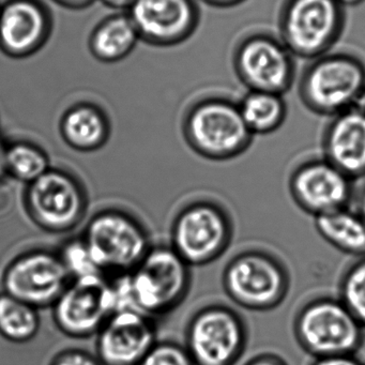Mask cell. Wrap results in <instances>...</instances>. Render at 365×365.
I'll return each instance as SVG.
<instances>
[{
    "label": "cell",
    "instance_id": "6da1fadb",
    "mask_svg": "<svg viewBox=\"0 0 365 365\" xmlns=\"http://www.w3.org/2000/svg\"><path fill=\"white\" fill-rule=\"evenodd\" d=\"M181 134L195 155L215 162L240 157L254 140L238 102L222 95L202 96L190 103L181 118Z\"/></svg>",
    "mask_w": 365,
    "mask_h": 365
},
{
    "label": "cell",
    "instance_id": "7a4b0ae2",
    "mask_svg": "<svg viewBox=\"0 0 365 365\" xmlns=\"http://www.w3.org/2000/svg\"><path fill=\"white\" fill-rule=\"evenodd\" d=\"M298 96L305 108L330 117L362 103L365 61L347 51H331L309 61L301 72Z\"/></svg>",
    "mask_w": 365,
    "mask_h": 365
},
{
    "label": "cell",
    "instance_id": "3957f363",
    "mask_svg": "<svg viewBox=\"0 0 365 365\" xmlns=\"http://www.w3.org/2000/svg\"><path fill=\"white\" fill-rule=\"evenodd\" d=\"M81 237L106 277L129 274L153 245L144 224L117 208L103 209L93 215Z\"/></svg>",
    "mask_w": 365,
    "mask_h": 365
},
{
    "label": "cell",
    "instance_id": "277c9868",
    "mask_svg": "<svg viewBox=\"0 0 365 365\" xmlns=\"http://www.w3.org/2000/svg\"><path fill=\"white\" fill-rule=\"evenodd\" d=\"M294 339L314 359L356 356L365 329L339 298L318 297L307 301L294 316Z\"/></svg>",
    "mask_w": 365,
    "mask_h": 365
},
{
    "label": "cell",
    "instance_id": "5b68a950",
    "mask_svg": "<svg viewBox=\"0 0 365 365\" xmlns=\"http://www.w3.org/2000/svg\"><path fill=\"white\" fill-rule=\"evenodd\" d=\"M191 268L170 245H153L127 274L134 309L153 319L176 309L189 294Z\"/></svg>",
    "mask_w": 365,
    "mask_h": 365
},
{
    "label": "cell",
    "instance_id": "8992f818",
    "mask_svg": "<svg viewBox=\"0 0 365 365\" xmlns=\"http://www.w3.org/2000/svg\"><path fill=\"white\" fill-rule=\"evenodd\" d=\"M346 20V8L337 0H283L279 38L296 58L311 61L339 43Z\"/></svg>",
    "mask_w": 365,
    "mask_h": 365
},
{
    "label": "cell",
    "instance_id": "52a82bcc",
    "mask_svg": "<svg viewBox=\"0 0 365 365\" xmlns=\"http://www.w3.org/2000/svg\"><path fill=\"white\" fill-rule=\"evenodd\" d=\"M222 286L238 307L268 312L285 301L290 275L283 262L270 252L249 249L228 260L222 273Z\"/></svg>",
    "mask_w": 365,
    "mask_h": 365
},
{
    "label": "cell",
    "instance_id": "ba28073f",
    "mask_svg": "<svg viewBox=\"0 0 365 365\" xmlns=\"http://www.w3.org/2000/svg\"><path fill=\"white\" fill-rule=\"evenodd\" d=\"M234 238V223L219 202L198 198L183 205L170 226V247L190 267H204L226 253Z\"/></svg>",
    "mask_w": 365,
    "mask_h": 365
},
{
    "label": "cell",
    "instance_id": "9c48e42d",
    "mask_svg": "<svg viewBox=\"0 0 365 365\" xmlns=\"http://www.w3.org/2000/svg\"><path fill=\"white\" fill-rule=\"evenodd\" d=\"M247 339V324L238 312L211 303L187 320L183 345L195 365H236L245 354Z\"/></svg>",
    "mask_w": 365,
    "mask_h": 365
},
{
    "label": "cell",
    "instance_id": "30bf717a",
    "mask_svg": "<svg viewBox=\"0 0 365 365\" xmlns=\"http://www.w3.org/2000/svg\"><path fill=\"white\" fill-rule=\"evenodd\" d=\"M296 57L279 37L268 31H252L232 50L235 76L247 91L286 95L296 82Z\"/></svg>",
    "mask_w": 365,
    "mask_h": 365
},
{
    "label": "cell",
    "instance_id": "8fae6325",
    "mask_svg": "<svg viewBox=\"0 0 365 365\" xmlns=\"http://www.w3.org/2000/svg\"><path fill=\"white\" fill-rule=\"evenodd\" d=\"M24 208L38 227L52 234H65L78 227L84 220L88 196L76 176L51 168L26 185Z\"/></svg>",
    "mask_w": 365,
    "mask_h": 365
},
{
    "label": "cell",
    "instance_id": "7c38bea8",
    "mask_svg": "<svg viewBox=\"0 0 365 365\" xmlns=\"http://www.w3.org/2000/svg\"><path fill=\"white\" fill-rule=\"evenodd\" d=\"M52 309L55 324L67 336L87 339L97 335L118 311L115 282L106 275L71 279Z\"/></svg>",
    "mask_w": 365,
    "mask_h": 365
},
{
    "label": "cell",
    "instance_id": "4fadbf2b",
    "mask_svg": "<svg viewBox=\"0 0 365 365\" xmlns=\"http://www.w3.org/2000/svg\"><path fill=\"white\" fill-rule=\"evenodd\" d=\"M58 252L31 250L6 266L3 292L37 309L52 307L71 282Z\"/></svg>",
    "mask_w": 365,
    "mask_h": 365
},
{
    "label": "cell",
    "instance_id": "5bb4252c",
    "mask_svg": "<svg viewBox=\"0 0 365 365\" xmlns=\"http://www.w3.org/2000/svg\"><path fill=\"white\" fill-rule=\"evenodd\" d=\"M354 182L324 158H313L294 168L288 189L303 212L317 217L349 207L354 198Z\"/></svg>",
    "mask_w": 365,
    "mask_h": 365
},
{
    "label": "cell",
    "instance_id": "9a60e30c",
    "mask_svg": "<svg viewBox=\"0 0 365 365\" xmlns=\"http://www.w3.org/2000/svg\"><path fill=\"white\" fill-rule=\"evenodd\" d=\"M129 16L140 39L158 48H173L195 35L202 12L198 0H135Z\"/></svg>",
    "mask_w": 365,
    "mask_h": 365
},
{
    "label": "cell",
    "instance_id": "2e32d148",
    "mask_svg": "<svg viewBox=\"0 0 365 365\" xmlns=\"http://www.w3.org/2000/svg\"><path fill=\"white\" fill-rule=\"evenodd\" d=\"M157 341L153 317L136 309H119L97 333L96 356L103 365H138Z\"/></svg>",
    "mask_w": 365,
    "mask_h": 365
},
{
    "label": "cell",
    "instance_id": "e0dca14e",
    "mask_svg": "<svg viewBox=\"0 0 365 365\" xmlns=\"http://www.w3.org/2000/svg\"><path fill=\"white\" fill-rule=\"evenodd\" d=\"M322 158L351 180L365 178V106L329 118L322 135Z\"/></svg>",
    "mask_w": 365,
    "mask_h": 365
},
{
    "label": "cell",
    "instance_id": "ac0fdd59",
    "mask_svg": "<svg viewBox=\"0 0 365 365\" xmlns=\"http://www.w3.org/2000/svg\"><path fill=\"white\" fill-rule=\"evenodd\" d=\"M48 29V18L33 0H14L0 10V46L12 56L39 48Z\"/></svg>",
    "mask_w": 365,
    "mask_h": 365
},
{
    "label": "cell",
    "instance_id": "d6986e66",
    "mask_svg": "<svg viewBox=\"0 0 365 365\" xmlns=\"http://www.w3.org/2000/svg\"><path fill=\"white\" fill-rule=\"evenodd\" d=\"M316 232L337 251L356 258L365 256V223L349 207L314 217Z\"/></svg>",
    "mask_w": 365,
    "mask_h": 365
},
{
    "label": "cell",
    "instance_id": "ffe728a7",
    "mask_svg": "<svg viewBox=\"0 0 365 365\" xmlns=\"http://www.w3.org/2000/svg\"><path fill=\"white\" fill-rule=\"evenodd\" d=\"M238 104L243 120L254 136L274 133L287 118V103L279 93L247 91Z\"/></svg>",
    "mask_w": 365,
    "mask_h": 365
},
{
    "label": "cell",
    "instance_id": "44dd1931",
    "mask_svg": "<svg viewBox=\"0 0 365 365\" xmlns=\"http://www.w3.org/2000/svg\"><path fill=\"white\" fill-rule=\"evenodd\" d=\"M66 143L78 151H93L103 146L108 128L101 113L91 106H78L66 115L61 125Z\"/></svg>",
    "mask_w": 365,
    "mask_h": 365
},
{
    "label": "cell",
    "instance_id": "7402d4cb",
    "mask_svg": "<svg viewBox=\"0 0 365 365\" xmlns=\"http://www.w3.org/2000/svg\"><path fill=\"white\" fill-rule=\"evenodd\" d=\"M140 39L130 16L110 19L93 34L91 50L103 61H116L127 56Z\"/></svg>",
    "mask_w": 365,
    "mask_h": 365
},
{
    "label": "cell",
    "instance_id": "603a6c76",
    "mask_svg": "<svg viewBox=\"0 0 365 365\" xmlns=\"http://www.w3.org/2000/svg\"><path fill=\"white\" fill-rule=\"evenodd\" d=\"M39 309L0 292V335L12 343L24 344L39 332Z\"/></svg>",
    "mask_w": 365,
    "mask_h": 365
},
{
    "label": "cell",
    "instance_id": "cb8c5ba5",
    "mask_svg": "<svg viewBox=\"0 0 365 365\" xmlns=\"http://www.w3.org/2000/svg\"><path fill=\"white\" fill-rule=\"evenodd\" d=\"M7 176L29 185L51 168L48 155L39 147L29 143H14L5 149Z\"/></svg>",
    "mask_w": 365,
    "mask_h": 365
},
{
    "label": "cell",
    "instance_id": "d4e9b609",
    "mask_svg": "<svg viewBox=\"0 0 365 365\" xmlns=\"http://www.w3.org/2000/svg\"><path fill=\"white\" fill-rule=\"evenodd\" d=\"M337 298L365 329V256L356 258L344 271Z\"/></svg>",
    "mask_w": 365,
    "mask_h": 365
},
{
    "label": "cell",
    "instance_id": "484cf974",
    "mask_svg": "<svg viewBox=\"0 0 365 365\" xmlns=\"http://www.w3.org/2000/svg\"><path fill=\"white\" fill-rule=\"evenodd\" d=\"M58 254L72 279L91 275H104L91 257L82 237L66 241Z\"/></svg>",
    "mask_w": 365,
    "mask_h": 365
},
{
    "label": "cell",
    "instance_id": "4316f807",
    "mask_svg": "<svg viewBox=\"0 0 365 365\" xmlns=\"http://www.w3.org/2000/svg\"><path fill=\"white\" fill-rule=\"evenodd\" d=\"M138 365H195L183 344L158 341Z\"/></svg>",
    "mask_w": 365,
    "mask_h": 365
},
{
    "label": "cell",
    "instance_id": "83f0119b",
    "mask_svg": "<svg viewBox=\"0 0 365 365\" xmlns=\"http://www.w3.org/2000/svg\"><path fill=\"white\" fill-rule=\"evenodd\" d=\"M50 365H103L97 356L82 349H67L57 354Z\"/></svg>",
    "mask_w": 365,
    "mask_h": 365
},
{
    "label": "cell",
    "instance_id": "f1b7e54d",
    "mask_svg": "<svg viewBox=\"0 0 365 365\" xmlns=\"http://www.w3.org/2000/svg\"><path fill=\"white\" fill-rule=\"evenodd\" d=\"M309 365H365L356 356H328V358L314 359Z\"/></svg>",
    "mask_w": 365,
    "mask_h": 365
},
{
    "label": "cell",
    "instance_id": "f546056e",
    "mask_svg": "<svg viewBox=\"0 0 365 365\" xmlns=\"http://www.w3.org/2000/svg\"><path fill=\"white\" fill-rule=\"evenodd\" d=\"M243 365H288L281 356L270 352L256 354Z\"/></svg>",
    "mask_w": 365,
    "mask_h": 365
},
{
    "label": "cell",
    "instance_id": "4dcf8cb0",
    "mask_svg": "<svg viewBox=\"0 0 365 365\" xmlns=\"http://www.w3.org/2000/svg\"><path fill=\"white\" fill-rule=\"evenodd\" d=\"M247 0H198V3L204 4L215 9H232L242 5Z\"/></svg>",
    "mask_w": 365,
    "mask_h": 365
},
{
    "label": "cell",
    "instance_id": "1f68e13d",
    "mask_svg": "<svg viewBox=\"0 0 365 365\" xmlns=\"http://www.w3.org/2000/svg\"><path fill=\"white\" fill-rule=\"evenodd\" d=\"M354 210L358 212V215H360L361 219L363 220V222L365 223V185L361 187L360 191L356 195H354Z\"/></svg>",
    "mask_w": 365,
    "mask_h": 365
},
{
    "label": "cell",
    "instance_id": "d6a6232c",
    "mask_svg": "<svg viewBox=\"0 0 365 365\" xmlns=\"http://www.w3.org/2000/svg\"><path fill=\"white\" fill-rule=\"evenodd\" d=\"M106 5L113 8H131L135 0H103Z\"/></svg>",
    "mask_w": 365,
    "mask_h": 365
},
{
    "label": "cell",
    "instance_id": "836d02e7",
    "mask_svg": "<svg viewBox=\"0 0 365 365\" xmlns=\"http://www.w3.org/2000/svg\"><path fill=\"white\" fill-rule=\"evenodd\" d=\"M58 1L69 7H84L87 4L91 3V0H58Z\"/></svg>",
    "mask_w": 365,
    "mask_h": 365
},
{
    "label": "cell",
    "instance_id": "e575fe53",
    "mask_svg": "<svg viewBox=\"0 0 365 365\" xmlns=\"http://www.w3.org/2000/svg\"><path fill=\"white\" fill-rule=\"evenodd\" d=\"M5 149L6 147L0 144V180H1L4 177L7 176L5 166Z\"/></svg>",
    "mask_w": 365,
    "mask_h": 365
},
{
    "label": "cell",
    "instance_id": "d590c367",
    "mask_svg": "<svg viewBox=\"0 0 365 365\" xmlns=\"http://www.w3.org/2000/svg\"><path fill=\"white\" fill-rule=\"evenodd\" d=\"M343 7H356V6L361 5L365 0H337Z\"/></svg>",
    "mask_w": 365,
    "mask_h": 365
}]
</instances>
